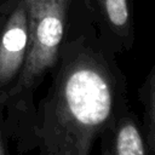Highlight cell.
I'll list each match as a JSON object with an SVG mask.
<instances>
[{"instance_id": "6", "label": "cell", "mask_w": 155, "mask_h": 155, "mask_svg": "<svg viewBox=\"0 0 155 155\" xmlns=\"http://www.w3.org/2000/svg\"><path fill=\"white\" fill-rule=\"evenodd\" d=\"M140 101L144 105V136L153 154H155V65L148 74L140 91Z\"/></svg>"}, {"instance_id": "1", "label": "cell", "mask_w": 155, "mask_h": 155, "mask_svg": "<svg viewBox=\"0 0 155 155\" xmlns=\"http://www.w3.org/2000/svg\"><path fill=\"white\" fill-rule=\"evenodd\" d=\"M57 64L35 128L40 155H91L94 142L127 110L124 76L86 34L62 44Z\"/></svg>"}, {"instance_id": "4", "label": "cell", "mask_w": 155, "mask_h": 155, "mask_svg": "<svg viewBox=\"0 0 155 155\" xmlns=\"http://www.w3.org/2000/svg\"><path fill=\"white\" fill-rule=\"evenodd\" d=\"M103 155H151L153 151L137 119L124 111L102 137Z\"/></svg>"}, {"instance_id": "3", "label": "cell", "mask_w": 155, "mask_h": 155, "mask_svg": "<svg viewBox=\"0 0 155 155\" xmlns=\"http://www.w3.org/2000/svg\"><path fill=\"white\" fill-rule=\"evenodd\" d=\"M10 15L0 33V101L16 82L27 53L28 16L22 0H10Z\"/></svg>"}, {"instance_id": "8", "label": "cell", "mask_w": 155, "mask_h": 155, "mask_svg": "<svg viewBox=\"0 0 155 155\" xmlns=\"http://www.w3.org/2000/svg\"><path fill=\"white\" fill-rule=\"evenodd\" d=\"M0 155H7V150H6V147H5V143H4V138L1 136V132H0Z\"/></svg>"}, {"instance_id": "5", "label": "cell", "mask_w": 155, "mask_h": 155, "mask_svg": "<svg viewBox=\"0 0 155 155\" xmlns=\"http://www.w3.org/2000/svg\"><path fill=\"white\" fill-rule=\"evenodd\" d=\"M96 4L110 31L131 46L133 41L131 0H97Z\"/></svg>"}, {"instance_id": "2", "label": "cell", "mask_w": 155, "mask_h": 155, "mask_svg": "<svg viewBox=\"0 0 155 155\" xmlns=\"http://www.w3.org/2000/svg\"><path fill=\"white\" fill-rule=\"evenodd\" d=\"M28 16V46L22 70L0 102L33 91L57 65L71 0H22Z\"/></svg>"}, {"instance_id": "7", "label": "cell", "mask_w": 155, "mask_h": 155, "mask_svg": "<svg viewBox=\"0 0 155 155\" xmlns=\"http://www.w3.org/2000/svg\"><path fill=\"white\" fill-rule=\"evenodd\" d=\"M85 1V5L87 6V8H88V11L92 13V15H96V2H94V0H84Z\"/></svg>"}, {"instance_id": "9", "label": "cell", "mask_w": 155, "mask_h": 155, "mask_svg": "<svg viewBox=\"0 0 155 155\" xmlns=\"http://www.w3.org/2000/svg\"><path fill=\"white\" fill-rule=\"evenodd\" d=\"M94 2H97V0H94ZM96 6H97V4H96Z\"/></svg>"}]
</instances>
